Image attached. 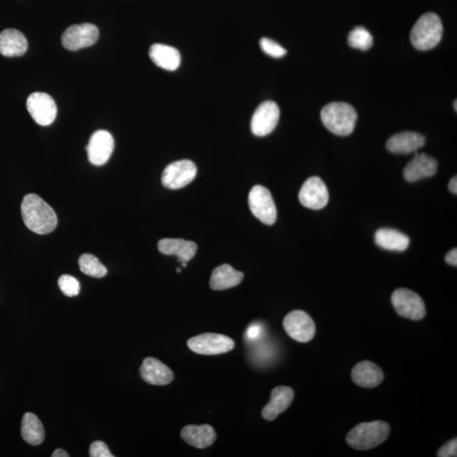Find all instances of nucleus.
Returning a JSON list of instances; mask_svg holds the SVG:
<instances>
[{
	"label": "nucleus",
	"mask_w": 457,
	"mask_h": 457,
	"mask_svg": "<svg viewBox=\"0 0 457 457\" xmlns=\"http://www.w3.org/2000/svg\"><path fill=\"white\" fill-rule=\"evenodd\" d=\"M22 219L30 231L38 235H47L57 226V215L46 201L36 194L24 196L21 203Z\"/></svg>",
	"instance_id": "nucleus-1"
},
{
	"label": "nucleus",
	"mask_w": 457,
	"mask_h": 457,
	"mask_svg": "<svg viewBox=\"0 0 457 457\" xmlns=\"http://www.w3.org/2000/svg\"><path fill=\"white\" fill-rule=\"evenodd\" d=\"M321 120L330 132L345 137L350 135L354 131L357 114L355 109L347 103H331L322 107Z\"/></svg>",
	"instance_id": "nucleus-2"
},
{
	"label": "nucleus",
	"mask_w": 457,
	"mask_h": 457,
	"mask_svg": "<svg viewBox=\"0 0 457 457\" xmlns=\"http://www.w3.org/2000/svg\"><path fill=\"white\" fill-rule=\"evenodd\" d=\"M389 432V425L383 421L362 423L349 432L347 441L354 449L370 450L387 441Z\"/></svg>",
	"instance_id": "nucleus-3"
},
{
	"label": "nucleus",
	"mask_w": 457,
	"mask_h": 457,
	"mask_svg": "<svg viewBox=\"0 0 457 457\" xmlns=\"http://www.w3.org/2000/svg\"><path fill=\"white\" fill-rule=\"evenodd\" d=\"M442 34L441 18L434 13H427L421 16L412 28L411 42L419 51H426L440 43Z\"/></svg>",
	"instance_id": "nucleus-4"
},
{
	"label": "nucleus",
	"mask_w": 457,
	"mask_h": 457,
	"mask_svg": "<svg viewBox=\"0 0 457 457\" xmlns=\"http://www.w3.org/2000/svg\"><path fill=\"white\" fill-rule=\"evenodd\" d=\"M248 205L255 217L268 226L274 225L277 219L276 206L270 191L263 186H255L248 195Z\"/></svg>",
	"instance_id": "nucleus-5"
},
{
	"label": "nucleus",
	"mask_w": 457,
	"mask_h": 457,
	"mask_svg": "<svg viewBox=\"0 0 457 457\" xmlns=\"http://www.w3.org/2000/svg\"><path fill=\"white\" fill-rule=\"evenodd\" d=\"M394 308L399 315L411 320H420L426 315V308L420 295L409 289H397L392 297Z\"/></svg>",
	"instance_id": "nucleus-6"
},
{
	"label": "nucleus",
	"mask_w": 457,
	"mask_h": 457,
	"mask_svg": "<svg viewBox=\"0 0 457 457\" xmlns=\"http://www.w3.org/2000/svg\"><path fill=\"white\" fill-rule=\"evenodd\" d=\"M187 346L201 355H219L233 350L235 342L226 335L206 333L188 340Z\"/></svg>",
	"instance_id": "nucleus-7"
},
{
	"label": "nucleus",
	"mask_w": 457,
	"mask_h": 457,
	"mask_svg": "<svg viewBox=\"0 0 457 457\" xmlns=\"http://www.w3.org/2000/svg\"><path fill=\"white\" fill-rule=\"evenodd\" d=\"M196 172L198 170L192 161L188 159L176 161L164 169L161 182L168 189H180L194 180Z\"/></svg>",
	"instance_id": "nucleus-8"
},
{
	"label": "nucleus",
	"mask_w": 457,
	"mask_h": 457,
	"mask_svg": "<svg viewBox=\"0 0 457 457\" xmlns=\"http://www.w3.org/2000/svg\"><path fill=\"white\" fill-rule=\"evenodd\" d=\"M100 31L91 23L75 24L69 26L62 34V46L71 51L93 46L98 41Z\"/></svg>",
	"instance_id": "nucleus-9"
},
{
	"label": "nucleus",
	"mask_w": 457,
	"mask_h": 457,
	"mask_svg": "<svg viewBox=\"0 0 457 457\" xmlns=\"http://www.w3.org/2000/svg\"><path fill=\"white\" fill-rule=\"evenodd\" d=\"M285 332L291 339L306 343L315 337L316 328L311 317L301 310H295L285 316L283 322Z\"/></svg>",
	"instance_id": "nucleus-10"
},
{
	"label": "nucleus",
	"mask_w": 457,
	"mask_h": 457,
	"mask_svg": "<svg viewBox=\"0 0 457 457\" xmlns=\"http://www.w3.org/2000/svg\"><path fill=\"white\" fill-rule=\"evenodd\" d=\"M26 107L35 122L48 127L57 116V106L53 98L44 93H31L26 100Z\"/></svg>",
	"instance_id": "nucleus-11"
},
{
	"label": "nucleus",
	"mask_w": 457,
	"mask_h": 457,
	"mask_svg": "<svg viewBox=\"0 0 457 457\" xmlns=\"http://www.w3.org/2000/svg\"><path fill=\"white\" fill-rule=\"evenodd\" d=\"M280 114V107L275 102L266 101L260 105L251 122V129L254 135L266 137L274 131L279 122Z\"/></svg>",
	"instance_id": "nucleus-12"
},
{
	"label": "nucleus",
	"mask_w": 457,
	"mask_h": 457,
	"mask_svg": "<svg viewBox=\"0 0 457 457\" xmlns=\"http://www.w3.org/2000/svg\"><path fill=\"white\" fill-rule=\"evenodd\" d=\"M299 201L308 209H324L329 201V191L322 179L317 177L308 179L300 190Z\"/></svg>",
	"instance_id": "nucleus-13"
},
{
	"label": "nucleus",
	"mask_w": 457,
	"mask_h": 457,
	"mask_svg": "<svg viewBox=\"0 0 457 457\" xmlns=\"http://www.w3.org/2000/svg\"><path fill=\"white\" fill-rule=\"evenodd\" d=\"M115 141L109 132L100 130L94 132L87 146L89 162L101 167L110 159L113 154Z\"/></svg>",
	"instance_id": "nucleus-14"
},
{
	"label": "nucleus",
	"mask_w": 457,
	"mask_h": 457,
	"mask_svg": "<svg viewBox=\"0 0 457 457\" xmlns=\"http://www.w3.org/2000/svg\"><path fill=\"white\" fill-rule=\"evenodd\" d=\"M140 374L145 382L152 385H167L174 379L172 370L154 357H146L143 360Z\"/></svg>",
	"instance_id": "nucleus-15"
},
{
	"label": "nucleus",
	"mask_w": 457,
	"mask_h": 457,
	"mask_svg": "<svg viewBox=\"0 0 457 457\" xmlns=\"http://www.w3.org/2000/svg\"><path fill=\"white\" fill-rule=\"evenodd\" d=\"M438 162L426 154H416L404 169V178L407 182H414L431 177L436 174Z\"/></svg>",
	"instance_id": "nucleus-16"
},
{
	"label": "nucleus",
	"mask_w": 457,
	"mask_h": 457,
	"mask_svg": "<svg viewBox=\"0 0 457 457\" xmlns=\"http://www.w3.org/2000/svg\"><path fill=\"white\" fill-rule=\"evenodd\" d=\"M294 399L293 389L288 387H277L273 389L270 402L264 406L262 416L267 421H274L288 409Z\"/></svg>",
	"instance_id": "nucleus-17"
},
{
	"label": "nucleus",
	"mask_w": 457,
	"mask_h": 457,
	"mask_svg": "<svg viewBox=\"0 0 457 457\" xmlns=\"http://www.w3.org/2000/svg\"><path fill=\"white\" fill-rule=\"evenodd\" d=\"M425 137L422 134L412 132L397 133L389 139L387 149L394 154H411L418 151L425 145Z\"/></svg>",
	"instance_id": "nucleus-18"
},
{
	"label": "nucleus",
	"mask_w": 457,
	"mask_h": 457,
	"mask_svg": "<svg viewBox=\"0 0 457 457\" xmlns=\"http://www.w3.org/2000/svg\"><path fill=\"white\" fill-rule=\"evenodd\" d=\"M181 436L187 443L199 449L211 446L217 437L214 428L208 424L187 425L182 429Z\"/></svg>",
	"instance_id": "nucleus-19"
},
{
	"label": "nucleus",
	"mask_w": 457,
	"mask_h": 457,
	"mask_svg": "<svg viewBox=\"0 0 457 457\" xmlns=\"http://www.w3.org/2000/svg\"><path fill=\"white\" fill-rule=\"evenodd\" d=\"M352 378L361 387L374 388L382 383L384 373L374 362L364 361L353 367Z\"/></svg>",
	"instance_id": "nucleus-20"
},
{
	"label": "nucleus",
	"mask_w": 457,
	"mask_h": 457,
	"mask_svg": "<svg viewBox=\"0 0 457 457\" xmlns=\"http://www.w3.org/2000/svg\"><path fill=\"white\" fill-rule=\"evenodd\" d=\"M158 248L161 253L168 256H176L181 263L189 262L194 258L198 249L194 241L169 238L160 240Z\"/></svg>",
	"instance_id": "nucleus-21"
},
{
	"label": "nucleus",
	"mask_w": 457,
	"mask_h": 457,
	"mask_svg": "<svg viewBox=\"0 0 457 457\" xmlns=\"http://www.w3.org/2000/svg\"><path fill=\"white\" fill-rule=\"evenodd\" d=\"M25 36L16 29H6L0 33V53L6 57H19L28 51Z\"/></svg>",
	"instance_id": "nucleus-22"
},
{
	"label": "nucleus",
	"mask_w": 457,
	"mask_h": 457,
	"mask_svg": "<svg viewBox=\"0 0 457 457\" xmlns=\"http://www.w3.org/2000/svg\"><path fill=\"white\" fill-rule=\"evenodd\" d=\"M149 56L156 65L164 70H177L181 65L182 56L178 49L165 44H152Z\"/></svg>",
	"instance_id": "nucleus-23"
},
{
	"label": "nucleus",
	"mask_w": 457,
	"mask_h": 457,
	"mask_svg": "<svg viewBox=\"0 0 457 457\" xmlns=\"http://www.w3.org/2000/svg\"><path fill=\"white\" fill-rule=\"evenodd\" d=\"M243 273L236 270L228 264H222L214 268L210 279V288L214 290L235 288L243 281Z\"/></svg>",
	"instance_id": "nucleus-24"
},
{
	"label": "nucleus",
	"mask_w": 457,
	"mask_h": 457,
	"mask_svg": "<svg viewBox=\"0 0 457 457\" xmlns=\"http://www.w3.org/2000/svg\"><path fill=\"white\" fill-rule=\"evenodd\" d=\"M375 243L379 248L389 251L403 252L409 248V237L394 228H383L375 233Z\"/></svg>",
	"instance_id": "nucleus-25"
},
{
	"label": "nucleus",
	"mask_w": 457,
	"mask_h": 457,
	"mask_svg": "<svg viewBox=\"0 0 457 457\" xmlns=\"http://www.w3.org/2000/svg\"><path fill=\"white\" fill-rule=\"evenodd\" d=\"M21 436L29 445L35 446L41 445L46 438L41 421L31 412H26L22 419Z\"/></svg>",
	"instance_id": "nucleus-26"
},
{
	"label": "nucleus",
	"mask_w": 457,
	"mask_h": 457,
	"mask_svg": "<svg viewBox=\"0 0 457 457\" xmlns=\"http://www.w3.org/2000/svg\"><path fill=\"white\" fill-rule=\"evenodd\" d=\"M80 270L83 274L93 278H103L107 275V270L105 266H103L100 260L94 255L85 253L79 258Z\"/></svg>",
	"instance_id": "nucleus-27"
},
{
	"label": "nucleus",
	"mask_w": 457,
	"mask_h": 457,
	"mask_svg": "<svg viewBox=\"0 0 457 457\" xmlns=\"http://www.w3.org/2000/svg\"><path fill=\"white\" fill-rule=\"evenodd\" d=\"M373 36L362 26H357L348 36L349 46L362 51H369L373 46Z\"/></svg>",
	"instance_id": "nucleus-28"
},
{
	"label": "nucleus",
	"mask_w": 457,
	"mask_h": 457,
	"mask_svg": "<svg viewBox=\"0 0 457 457\" xmlns=\"http://www.w3.org/2000/svg\"><path fill=\"white\" fill-rule=\"evenodd\" d=\"M58 285H59L63 294L65 295L66 297H76L80 293L79 281L73 276L68 275L61 276L59 280H58Z\"/></svg>",
	"instance_id": "nucleus-29"
},
{
	"label": "nucleus",
	"mask_w": 457,
	"mask_h": 457,
	"mask_svg": "<svg viewBox=\"0 0 457 457\" xmlns=\"http://www.w3.org/2000/svg\"><path fill=\"white\" fill-rule=\"evenodd\" d=\"M260 47L266 55L274 58L284 57L288 53L286 49L281 47L279 43L268 38H263L260 40Z\"/></svg>",
	"instance_id": "nucleus-30"
},
{
	"label": "nucleus",
	"mask_w": 457,
	"mask_h": 457,
	"mask_svg": "<svg viewBox=\"0 0 457 457\" xmlns=\"http://www.w3.org/2000/svg\"><path fill=\"white\" fill-rule=\"evenodd\" d=\"M89 456L91 457H114L106 443L100 441L92 443L90 450H89Z\"/></svg>",
	"instance_id": "nucleus-31"
},
{
	"label": "nucleus",
	"mask_w": 457,
	"mask_h": 457,
	"mask_svg": "<svg viewBox=\"0 0 457 457\" xmlns=\"http://www.w3.org/2000/svg\"><path fill=\"white\" fill-rule=\"evenodd\" d=\"M438 457H453L457 456V441L456 438L451 441L443 446L438 451Z\"/></svg>",
	"instance_id": "nucleus-32"
},
{
	"label": "nucleus",
	"mask_w": 457,
	"mask_h": 457,
	"mask_svg": "<svg viewBox=\"0 0 457 457\" xmlns=\"http://www.w3.org/2000/svg\"><path fill=\"white\" fill-rule=\"evenodd\" d=\"M446 262L451 266H457V250L453 248L446 254Z\"/></svg>",
	"instance_id": "nucleus-33"
},
{
	"label": "nucleus",
	"mask_w": 457,
	"mask_h": 457,
	"mask_svg": "<svg viewBox=\"0 0 457 457\" xmlns=\"http://www.w3.org/2000/svg\"><path fill=\"white\" fill-rule=\"evenodd\" d=\"M449 190L452 192L453 194H457V178L456 177H453L451 179L450 183H449Z\"/></svg>",
	"instance_id": "nucleus-34"
},
{
	"label": "nucleus",
	"mask_w": 457,
	"mask_h": 457,
	"mask_svg": "<svg viewBox=\"0 0 457 457\" xmlns=\"http://www.w3.org/2000/svg\"><path fill=\"white\" fill-rule=\"evenodd\" d=\"M70 455L67 451L63 449H57L53 452L52 457H69Z\"/></svg>",
	"instance_id": "nucleus-35"
},
{
	"label": "nucleus",
	"mask_w": 457,
	"mask_h": 457,
	"mask_svg": "<svg viewBox=\"0 0 457 457\" xmlns=\"http://www.w3.org/2000/svg\"><path fill=\"white\" fill-rule=\"evenodd\" d=\"M456 102H457V101H456V100H455V103H454V107H455V110H456V111L457 110Z\"/></svg>",
	"instance_id": "nucleus-36"
},
{
	"label": "nucleus",
	"mask_w": 457,
	"mask_h": 457,
	"mask_svg": "<svg viewBox=\"0 0 457 457\" xmlns=\"http://www.w3.org/2000/svg\"><path fill=\"white\" fill-rule=\"evenodd\" d=\"M181 271H182L181 268H177V273H181Z\"/></svg>",
	"instance_id": "nucleus-37"
}]
</instances>
